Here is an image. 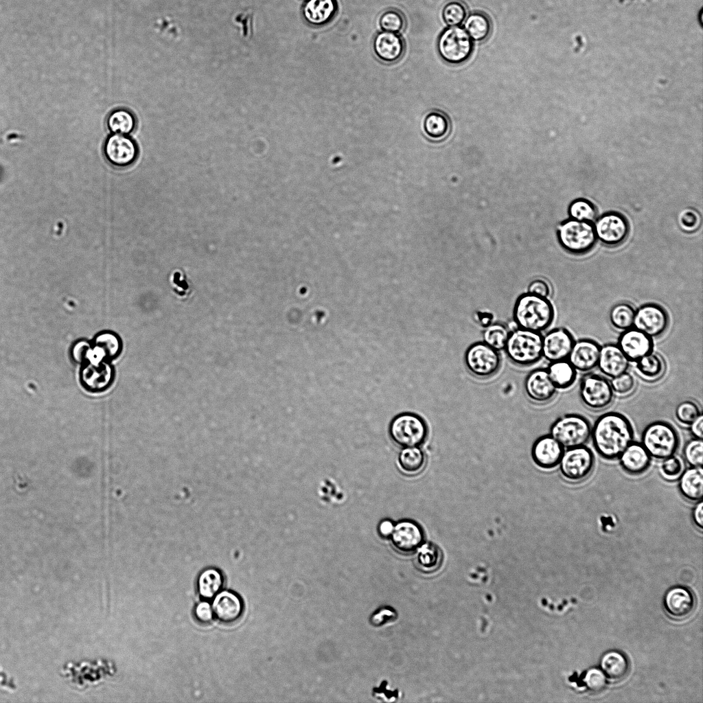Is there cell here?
I'll use <instances>...</instances> for the list:
<instances>
[{
  "label": "cell",
  "instance_id": "obj_21",
  "mask_svg": "<svg viewBox=\"0 0 703 703\" xmlns=\"http://www.w3.org/2000/svg\"><path fill=\"white\" fill-rule=\"evenodd\" d=\"M211 606L214 617L226 624L235 623L244 612L242 598L231 590H222L213 598Z\"/></svg>",
  "mask_w": 703,
  "mask_h": 703
},
{
  "label": "cell",
  "instance_id": "obj_18",
  "mask_svg": "<svg viewBox=\"0 0 703 703\" xmlns=\"http://www.w3.org/2000/svg\"><path fill=\"white\" fill-rule=\"evenodd\" d=\"M600 348L594 340L579 339L574 342L567 360L577 371L590 372L597 367Z\"/></svg>",
  "mask_w": 703,
  "mask_h": 703
},
{
  "label": "cell",
  "instance_id": "obj_26",
  "mask_svg": "<svg viewBox=\"0 0 703 703\" xmlns=\"http://www.w3.org/2000/svg\"><path fill=\"white\" fill-rule=\"evenodd\" d=\"M337 10L336 0H307L303 5L302 13L308 24L321 27L333 19Z\"/></svg>",
  "mask_w": 703,
  "mask_h": 703
},
{
  "label": "cell",
  "instance_id": "obj_38",
  "mask_svg": "<svg viewBox=\"0 0 703 703\" xmlns=\"http://www.w3.org/2000/svg\"><path fill=\"white\" fill-rule=\"evenodd\" d=\"M510 332L503 323H490L483 332V342L498 352L505 349Z\"/></svg>",
  "mask_w": 703,
  "mask_h": 703
},
{
  "label": "cell",
  "instance_id": "obj_14",
  "mask_svg": "<svg viewBox=\"0 0 703 703\" xmlns=\"http://www.w3.org/2000/svg\"><path fill=\"white\" fill-rule=\"evenodd\" d=\"M575 340L565 328H555L542 336V357L551 362L566 360Z\"/></svg>",
  "mask_w": 703,
  "mask_h": 703
},
{
  "label": "cell",
  "instance_id": "obj_35",
  "mask_svg": "<svg viewBox=\"0 0 703 703\" xmlns=\"http://www.w3.org/2000/svg\"><path fill=\"white\" fill-rule=\"evenodd\" d=\"M425 463V455L418 446L404 448L399 454V467L406 474H415L420 472Z\"/></svg>",
  "mask_w": 703,
  "mask_h": 703
},
{
  "label": "cell",
  "instance_id": "obj_36",
  "mask_svg": "<svg viewBox=\"0 0 703 703\" xmlns=\"http://www.w3.org/2000/svg\"><path fill=\"white\" fill-rule=\"evenodd\" d=\"M93 348L106 361L117 357L122 349L119 338L114 333L105 332L100 333L94 338Z\"/></svg>",
  "mask_w": 703,
  "mask_h": 703
},
{
  "label": "cell",
  "instance_id": "obj_40",
  "mask_svg": "<svg viewBox=\"0 0 703 703\" xmlns=\"http://www.w3.org/2000/svg\"><path fill=\"white\" fill-rule=\"evenodd\" d=\"M570 218L592 222L597 218V209L590 200L579 198L573 200L568 209Z\"/></svg>",
  "mask_w": 703,
  "mask_h": 703
},
{
  "label": "cell",
  "instance_id": "obj_20",
  "mask_svg": "<svg viewBox=\"0 0 703 703\" xmlns=\"http://www.w3.org/2000/svg\"><path fill=\"white\" fill-rule=\"evenodd\" d=\"M525 391L535 403L544 404L555 396L557 388L551 380L547 370L537 369L531 371L525 380Z\"/></svg>",
  "mask_w": 703,
  "mask_h": 703
},
{
  "label": "cell",
  "instance_id": "obj_22",
  "mask_svg": "<svg viewBox=\"0 0 703 703\" xmlns=\"http://www.w3.org/2000/svg\"><path fill=\"white\" fill-rule=\"evenodd\" d=\"M80 379L87 390L91 392L102 391L111 384L113 379V368L106 361L84 362L81 369Z\"/></svg>",
  "mask_w": 703,
  "mask_h": 703
},
{
  "label": "cell",
  "instance_id": "obj_49",
  "mask_svg": "<svg viewBox=\"0 0 703 703\" xmlns=\"http://www.w3.org/2000/svg\"><path fill=\"white\" fill-rule=\"evenodd\" d=\"M610 384L614 393L619 395H627L633 392L635 388L634 377L627 371L611 378Z\"/></svg>",
  "mask_w": 703,
  "mask_h": 703
},
{
  "label": "cell",
  "instance_id": "obj_54",
  "mask_svg": "<svg viewBox=\"0 0 703 703\" xmlns=\"http://www.w3.org/2000/svg\"><path fill=\"white\" fill-rule=\"evenodd\" d=\"M690 430L695 438H703V416L702 413L689 425Z\"/></svg>",
  "mask_w": 703,
  "mask_h": 703
},
{
  "label": "cell",
  "instance_id": "obj_30",
  "mask_svg": "<svg viewBox=\"0 0 703 703\" xmlns=\"http://www.w3.org/2000/svg\"><path fill=\"white\" fill-rule=\"evenodd\" d=\"M223 585L224 576L222 572L216 568H207L203 570L198 576L197 590L203 599H213L222 590Z\"/></svg>",
  "mask_w": 703,
  "mask_h": 703
},
{
  "label": "cell",
  "instance_id": "obj_45",
  "mask_svg": "<svg viewBox=\"0 0 703 703\" xmlns=\"http://www.w3.org/2000/svg\"><path fill=\"white\" fill-rule=\"evenodd\" d=\"M684 470V461L681 457L676 455L663 459L660 466V474L663 478L669 481L678 479Z\"/></svg>",
  "mask_w": 703,
  "mask_h": 703
},
{
  "label": "cell",
  "instance_id": "obj_43",
  "mask_svg": "<svg viewBox=\"0 0 703 703\" xmlns=\"http://www.w3.org/2000/svg\"><path fill=\"white\" fill-rule=\"evenodd\" d=\"M379 24L383 31L397 34L404 29L406 20L399 10L389 9L381 14Z\"/></svg>",
  "mask_w": 703,
  "mask_h": 703
},
{
  "label": "cell",
  "instance_id": "obj_8",
  "mask_svg": "<svg viewBox=\"0 0 703 703\" xmlns=\"http://www.w3.org/2000/svg\"><path fill=\"white\" fill-rule=\"evenodd\" d=\"M591 435L588 420L578 414H568L556 420L551 428V435L564 448L584 446Z\"/></svg>",
  "mask_w": 703,
  "mask_h": 703
},
{
  "label": "cell",
  "instance_id": "obj_1",
  "mask_svg": "<svg viewBox=\"0 0 703 703\" xmlns=\"http://www.w3.org/2000/svg\"><path fill=\"white\" fill-rule=\"evenodd\" d=\"M591 435L595 449L606 460L619 458L634 437L629 419L614 411L600 415L591 429Z\"/></svg>",
  "mask_w": 703,
  "mask_h": 703
},
{
  "label": "cell",
  "instance_id": "obj_29",
  "mask_svg": "<svg viewBox=\"0 0 703 703\" xmlns=\"http://www.w3.org/2000/svg\"><path fill=\"white\" fill-rule=\"evenodd\" d=\"M678 488L687 500L698 502L703 495V470L702 467H691L679 477Z\"/></svg>",
  "mask_w": 703,
  "mask_h": 703
},
{
  "label": "cell",
  "instance_id": "obj_51",
  "mask_svg": "<svg viewBox=\"0 0 703 703\" xmlns=\"http://www.w3.org/2000/svg\"><path fill=\"white\" fill-rule=\"evenodd\" d=\"M194 615L196 620L200 623H209L214 618L211 604L205 599L198 602L194 608Z\"/></svg>",
  "mask_w": 703,
  "mask_h": 703
},
{
  "label": "cell",
  "instance_id": "obj_37",
  "mask_svg": "<svg viewBox=\"0 0 703 703\" xmlns=\"http://www.w3.org/2000/svg\"><path fill=\"white\" fill-rule=\"evenodd\" d=\"M636 310L632 305L627 302H620L612 306L609 312V321L611 325L619 330H626L633 327Z\"/></svg>",
  "mask_w": 703,
  "mask_h": 703
},
{
  "label": "cell",
  "instance_id": "obj_15",
  "mask_svg": "<svg viewBox=\"0 0 703 703\" xmlns=\"http://www.w3.org/2000/svg\"><path fill=\"white\" fill-rule=\"evenodd\" d=\"M391 540L394 547L404 553H411L424 543V531L417 522L404 520L394 525Z\"/></svg>",
  "mask_w": 703,
  "mask_h": 703
},
{
  "label": "cell",
  "instance_id": "obj_39",
  "mask_svg": "<svg viewBox=\"0 0 703 703\" xmlns=\"http://www.w3.org/2000/svg\"><path fill=\"white\" fill-rule=\"evenodd\" d=\"M442 557L441 551L436 544L425 542L419 547L417 559L424 569L433 571L440 566Z\"/></svg>",
  "mask_w": 703,
  "mask_h": 703
},
{
  "label": "cell",
  "instance_id": "obj_16",
  "mask_svg": "<svg viewBox=\"0 0 703 703\" xmlns=\"http://www.w3.org/2000/svg\"><path fill=\"white\" fill-rule=\"evenodd\" d=\"M663 606L670 617L682 620L693 612L695 606V599L689 589L683 586H674L666 592Z\"/></svg>",
  "mask_w": 703,
  "mask_h": 703
},
{
  "label": "cell",
  "instance_id": "obj_32",
  "mask_svg": "<svg viewBox=\"0 0 703 703\" xmlns=\"http://www.w3.org/2000/svg\"><path fill=\"white\" fill-rule=\"evenodd\" d=\"M636 369L641 378L654 382L665 373V365L662 357L653 352L644 356L635 362Z\"/></svg>",
  "mask_w": 703,
  "mask_h": 703
},
{
  "label": "cell",
  "instance_id": "obj_47",
  "mask_svg": "<svg viewBox=\"0 0 703 703\" xmlns=\"http://www.w3.org/2000/svg\"><path fill=\"white\" fill-rule=\"evenodd\" d=\"M684 456L687 462L691 467H702L703 461L702 439H693L684 446Z\"/></svg>",
  "mask_w": 703,
  "mask_h": 703
},
{
  "label": "cell",
  "instance_id": "obj_11",
  "mask_svg": "<svg viewBox=\"0 0 703 703\" xmlns=\"http://www.w3.org/2000/svg\"><path fill=\"white\" fill-rule=\"evenodd\" d=\"M562 476L567 480L578 482L586 479L595 465L592 452L584 446L567 448L559 463Z\"/></svg>",
  "mask_w": 703,
  "mask_h": 703
},
{
  "label": "cell",
  "instance_id": "obj_5",
  "mask_svg": "<svg viewBox=\"0 0 703 703\" xmlns=\"http://www.w3.org/2000/svg\"><path fill=\"white\" fill-rule=\"evenodd\" d=\"M641 444L651 457L663 460L675 454L679 446V437L671 424L656 421L643 430Z\"/></svg>",
  "mask_w": 703,
  "mask_h": 703
},
{
  "label": "cell",
  "instance_id": "obj_12",
  "mask_svg": "<svg viewBox=\"0 0 703 703\" xmlns=\"http://www.w3.org/2000/svg\"><path fill=\"white\" fill-rule=\"evenodd\" d=\"M579 396L586 407L593 411H599L611 404L614 392L610 382L606 378L597 374H589L581 381Z\"/></svg>",
  "mask_w": 703,
  "mask_h": 703
},
{
  "label": "cell",
  "instance_id": "obj_19",
  "mask_svg": "<svg viewBox=\"0 0 703 703\" xmlns=\"http://www.w3.org/2000/svg\"><path fill=\"white\" fill-rule=\"evenodd\" d=\"M104 153L113 165L124 167L135 161L137 148L130 138L122 134H114L106 141Z\"/></svg>",
  "mask_w": 703,
  "mask_h": 703
},
{
  "label": "cell",
  "instance_id": "obj_2",
  "mask_svg": "<svg viewBox=\"0 0 703 703\" xmlns=\"http://www.w3.org/2000/svg\"><path fill=\"white\" fill-rule=\"evenodd\" d=\"M554 308L549 298L529 292L521 294L513 309V319L518 327L541 333L554 319Z\"/></svg>",
  "mask_w": 703,
  "mask_h": 703
},
{
  "label": "cell",
  "instance_id": "obj_34",
  "mask_svg": "<svg viewBox=\"0 0 703 703\" xmlns=\"http://www.w3.org/2000/svg\"><path fill=\"white\" fill-rule=\"evenodd\" d=\"M423 128L425 134L429 138L440 140L448 134L450 129V122L445 113L433 110L426 115Z\"/></svg>",
  "mask_w": 703,
  "mask_h": 703
},
{
  "label": "cell",
  "instance_id": "obj_44",
  "mask_svg": "<svg viewBox=\"0 0 703 703\" xmlns=\"http://www.w3.org/2000/svg\"><path fill=\"white\" fill-rule=\"evenodd\" d=\"M678 222L682 231L687 233L697 231L702 225L700 214L695 209L688 207L678 214Z\"/></svg>",
  "mask_w": 703,
  "mask_h": 703
},
{
  "label": "cell",
  "instance_id": "obj_9",
  "mask_svg": "<svg viewBox=\"0 0 703 703\" xmlns=\"http://www.w3.org/2000/svg\"><path fill=\"white\" fill-rule=\"evenodd\" d=\"M464 362L468 370L474 376L489 378L497 373L500 367L499 352L484 342L470 345L464 354Z\"/></svg>",
  "mask_w": 703,
  "mask_h": 703
},
{
  "label": "cell",
  "instance_id": "obj_42",
  "mask_svg": "<svg viewBox=\"0 0 703 703\" xmlns=\"http://www.w3.org/2000/svg\"><path fill=\"white\" fill-rule=\"evenodd\" d=\"M442 18L449 27L459 26L468 16L467 7L460 0H450L443 7Z\"/></svg>",
  "mask_w": 703,
  "mask_h": 703
},
{
  "label": "cell",
  "instance_id": "obj_6",
  "mask_svg": "<svg viewBox=\"0 0 703 703\" xmlns=\"http://www.w3.org/2000/svg\"><path fill=\"white\" fill-rule=\"evenodd\" d=\"M441 59L450 65H461L472 56L474 43L465 30L460 26L449 27L439 34L437 43Z\"/></svg>",
  "mask_w": 703,
  "mask_h": 703
},
{
  "label": "cell",
  "instance_id": "obj_33",
  "mask_svg": "<svg viewBox=\"0 0 703 703\" xmlns=\"http://www.w3.org/2000/svg\"><path fill=\"white\" fill-rule=\"evenodd\" d=\"M546 370L557 389H565L572 386L577 373L567 359L550 362Z\"/></svg>",
  "mask_w": 703,
  "mask_h": 703
},
{
  "label": "cell",
  "instance_id": "obj_46",
  "mask_svg": "<svg viewBox=\"0 0 703 703\" xmlns=\"http://www.w3.org/2000/svg\"><path fill=\"white\" fill-rule=\"evenodd\" d=\"M700 414L698 404L691 400L680 402L675 411L676 419L686 426H689Z\"/></svg>",
  "mask_w": 703,
  "mask_h": 703
},
{
  "label": "cell",
  "instance_id": "obj_23",
  "mask_svg": "<svg viewBox=\"0 0 703 703\" xmlns=\"http://www.w3.org/2000/svg\"><path fill=\"white\" fill-rule=\"evenodd\" d=\"M630 361L617 344L601 346L597 367L606 377L613 378L627 371Z\"/></svg>",
  "mask_w": 703,
  "mask_h": 703
},
{
  "label": "cell",
  "instance_id": "obj_28",
  "mask_svg": "<svg viewBox=\"0 0 703 703\" xmlns=\"http://www.w3.org/2000/svg\"><path fill=\"white\" fill-rule=\"evenodd\" d=\"M599 665L606 678L612 682H619L624 679L628 673L630 667L627 657L617 650L605 652L601 657Z\"/></svg>",
  "mask_w": 703,
  "mask_h": 703
},
{
  "label": "cell",
  "instance_id": "obj_50",
  "mask_svg": "<svg viewBox=\"0 0 703 703\" xmlns=\"http://www.w3.org/2000/svg\"><path fill=\"white\" fill-rule=\"evenodd\" d=\"M73 360L79 363L89 362L93 357V346L84 341L76 343L71 351Z\"/></svg>",
  "mask_w": 703,
  "mask_h": 703
},
{
  "label": "cell",
  "instance_id": "obj_4",
  "mask_svg": "<svg viewBox=\"0 0 703 703\" xmlns=\"http://www.w3.org/2000/svg\"><path fill=\"white\" fill-rule=\"evenodd\" d=\"M557 238L561 246L575 255L589 253L597 241L592 222L572 218L564 220L558 226Z\"/></svg>",
  "mask_w": 703,
  "mask_h": 703
},
{
  "label": "cell",
  "instance_id": "obj_31",
  "mask_svg": "<svg viewBox=\"0 0 703 703\" xmlns=\"http://www.w3.org/2000/svg\"><path fill=\"white\" fill-rule=\"evenodd\" d=\"M465 21L464 29L472 41L483 42L491 34L492 23L485 13L480 11L471 12Z\"/></svg>",
  "mask_w": 703,
  "mask_h": 703
},
{
  "label": "cell",
  "instance_id": "obj_3",
  "mask_svg": "<svg viewBox=\"0 0 703 703\" xmlns=\"http://www.w3.org/2000/svg\"><path fill=\"white\" fill-rule=\"evenodd\" d=\"M509 359L519 366H529L542 357V336L539 332L518 327L510 332L505 347Z\"/></svg>",
  "mask_w": 703,
  "mask_h": 703
},
{
  "label": "cell",
  "instance_id": "obj_13",
  "mask_svg": "<svg viewBox=\"0 0 703 703\" xmlns=\"http://www.w3.org/2000/svg\"><path fill=\"white\" fill-rule=\"evenodd\" d=\"M668 324V314L658 304L645 303L636 310L633 327L652 338L661 336Z\"/></svg>",
  "mask_w": 703,
  "mask_h": 703
},
{
  "label": "cell",
  "instance_id": "obj_27",
  "mask_svg": "<svg viewBox=\"0 0 703 703\" xmlns=\"http://www.w3.org/2000/svg\"><path fill=\"white\" fill-rule=\"evenodd\" d=\"M619 458L623 470L634 476L644 473L651 462V457L639 443L632 442Z\"/></svg>",
  "mask_w": 703,
  "mask_h": 703
},
{
  "label": "cell",
  "instance_id": "obj_53",
  "mask_svg": "<svg viewBox=\"0 0 703 703\" xmlns=\"http://www.w3.org/2000/svg\"><path fill=\"white\" fill-rule=\"evenodd\" d=\"M691 517L696 527L701 531L703 529V502L698 501L692 510Z\"/></svg>",
  "mask_w": 703,
  "mask_h": 703
},
{
  "label": "cell",
  "instance_id": "obj_24",
  "mask_svg": "<svg viewBox=\"0 0 703 703\" xmlns=\"http://www.w3.org/2000/svg\"><path fill=\"white\" fill-rule=\"evenodd\" d=\"M373 47L378 59L384 62L393 63L403 56L405 43L398 34L382 31L375 36Z\"/></svg>",
  "mask_w": 703,
  "mask_h": 703
},
{
  "label": "cell",
  "instance_id": "obj_55",
  "mask_svg": "<svg viewBox=\"0 0 703 703\" xmlns=\"http://www.w3.org/2000/svg\"><path fill=\"white\" fill-rule=\"evenodd\" d=\"M394 528L393 522L390 520H382L378 527L380 535L384 538L390 537Z\"/></svg>",
  "mask_w": 703,
  "mask_h": 703
},
{
  "label": "cell",
  "instance_id": "obj_52",
  "mask_svg": "<svg viewBox=\"0 0 703 703\" xmlns=\"http://www.w3.org/2000/svg\"><path fill=\"white\" fill-rule=\"evenodd\" d=\"M527 292L549 298L551 293L549 284L544 279H536L528 286Z\"/></svg>",
  "mask_w": 703,
  "mask_h": 703
},
{
  "label": "cell",
  "instance_id": "obj_25",
  "mask_svg": "<svg viewBox=\"0 0 703 703\" xmlns=\"http://www.w3.org/2000/svg\"><path fill=\"white\" fill-rule=\"evenodd\" d=\"M564 448L551 435H546L535 442L532 450L533 459L540 468L551 469L559 465Z\"/></svg>",
  "mask_w": 703,
  "mask_h": 703
},
{
  "label": "cell",
  "instance_id": "obj_41",
  "mask_svg": "<svg viewBox=\"0 0 703 703\" xmlns=\"http://www.w3.org/2000/svg\"><path fill=\"white\" fill-rule=\"evenodd\" d=\"M109 129L115 134L126 135L135 128V119L131 113L125 109L114 111L107 121Z\"/></svg>",
  "mask_w": 703,
  "mask_h": 703
},
{
  "label": "cell",
  "instance_id": "obj_48",
  "mask_svg": "<svg viewBox=\"0 0 703 703\" xmlns=\"http://www.w3.org/2000/svg\"><path fill=\"white\" fill-rule=\"evenodd\" d=\"M583 682L586 688L593 693H599L607 686V678L601 669L591 668L584 675Z\"/></svg>",
  "mask_w": 703,
  "mask_h": 703
},
{
  "label": "cell",
  "instance_id": "obj_17",
  "mask_svg": "<svg viewBox=\"0 0 703 703\" xmlns=\"http://www.w3.org/2000/svg\"><path fill=\"white\" fill-rule=\"evenodd\" d=\"M617 345L632 362L652 352L654 349L653 338L634 327L621 332Z\"/></svg>",
  "mask_w": 703,
  "mask_h": 703
},
{
  "label": "cell",
  "instance_id": "obj_7",
  "mask_svg": "<svg viewBox=\"0 0 703 703\" xmlns=\"http://www.w3.org/2000/svg\"><path fill=\"white\" fill-rule=\"evenodd\" d=\"M428 429L424 419L413 413L395 416L389 426L392 440L402 448L419 446L426 439Z\"/></svg>",
  "mask_w": 703,
  "mask_h": 703
},
{
  "label": "cell",
  "instance_id": "obj_10",
  "mask_svg": "<svg viewBox=\"0 0 703 703\" xmlns=\"http://www.w3.org/2000/svg\"><path fill=\"white\" fill-rule=\"evenodd\" d=\"M597 240L606 246L615 247L628 238L630 227L626 217L618 211H608L597 218L593 224Z\"/></svg>",
  "mask_w": 703,
  "mask_h": 703
}]
</instances>
